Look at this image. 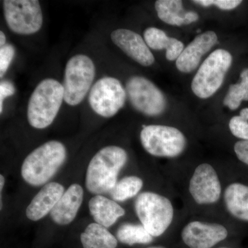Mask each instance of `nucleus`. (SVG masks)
I'll use <instances>...</instances> for the list:
<instances>
[{"instance_id":"7ed1b4c3","label":"nucleus","mask_w":248,"mask_h":248,"mask_svg":"<svg viewBox=\"0 0 248 248\" xmlns=\"http://www.w3.org/2000/svg\"><path fill=\"white\" fill-rule=\"evenodd\" d=\"M64 99V89L58 80L45 79L36 86L28 105V120L37 129L47 128L55 120Z\"/></svg>"},{"instance_id":"f3484780","label":"nucleus","mask_w":248,"mask_h":248,"mask_svg":"<svg viewBox=\"0 0 248 248\" xmlns=\"http://www.w3.org/2000/svg\"><path fill=\"white\" fill-rule=\"evenodd\" d=\"M89 210L96 223L107 228L125 215V210L115 201L102 195L95 196L90 200Z\"/></svg>"},{"instance_id":"6ab92c4d","label":"nucleus","mask_w":248,"mask_h":248,"mask_svg":"<svg viewBox=\"0 0 248 248\" xmlns=\"http://www.w3.org/2000/svg\"><path fill=\"white\" fill-rule=\"evenodd\" d=\"M224 200L232 216L248 221V186L238 183L231 184L225 191Z\"/></svg>"},{"instance_id":"c756f323","label":"nucleus","mask_w":248,"mask_h":248,"mask_svg":"<svg viewBox=\"0 0 248 248\" xmlns=\"http://www.w3.org/2000/svg\"><path fill=\"white\" fill-rule=\"evenodd\" d=\"M184 19H185V25H188L191 23L197 22L199 19V16L197 13L188 11V12H186Z\"/></svg>"},{"instance_id":"412c9836","label":"nucleus","mask_w":248,"mask_h":248,"mask_svg":"<svg viewBox=\"0 0 248 248\" xmlns=\"http://www.w3.org/2000/svg\"><path fill=\"white\" fill-rule=\"evenodd\" d=\"M158 17L169 25H185L182 1L180 0H158L155 2Z\"/></svg>"},{"instance_id":"473e14b6","label":"nucleus","mask_w":248,"mask_h":248,"mask_svg":"<svg viewBox=\"0 0 248 248\" xmlns=\"http://www.w3.org/2000/svg\"></svg>"},{"instance_id":"f03ea898","label":"nucleus","mask_w":248,"mask_h":248,"mask_svg":"<svg viewBox=\"0 0 248 248\" xmlns=\"http://www.w3.org/2000/svg\"><path fill=\"white\" fill-rule=\"evenodd\" d=\"M66 158V148L61 142H46L24 159L21 170L23 179L31 186L44 185L58 172Z\"/></svg>"},{"instance_id":"423d86ee","label":"nucleus","mask_w":248,"mask_h":248,"mask_svg":"<svg viewBox=\"0 0 248 248\" xmlns=\"http://www.w3.org/2000/svg\"><path fill=\"white\" fill-rule=\"evenodd\" d=\"M94 77L95 66L89 57L82 54L72 57L65 68V102L72 107L81 104L91 89Z\"/></svg>"},{"instance_id":"ddd939ff","label":"nucleus","mask_w":248,"mask_h":248,"mask_svg":"<svg viewBox=\"0 0 248 248\" xmlns=\"http://www.w3.org/2000/svg\"><path fill=\"white\" fill-rule=\"evenodd\" d=\"M111 40L128 57L143 66H150L155 62V57L144 39L137 32L128 29L112 31Z\"/></svg>"},{"instance_id":"393cba45","label":"nucleus","mask_w":248,"mask_h":248,"mask_svg":"<svg viewBox=\"0 0 248 248\" xmlns=\"http://www.w3.org/2000/svg\"><path fill=\"white\" fill-rule=\"evenodd\" d=\"M229 128L234 137L248 141V108L242 109L239 116H234L231 119Z\"/></svg>"},{"instance_id":"aec40b11","label":"nucleus","mask_w":248,"mask_h":248,"mask_svg":"<svg viewBox=\"0 0 248 248\" xmlns=\"http://www.w3.org/2000/svg\"><path fill=\"white\" fill-rule=\"evenodd\" d=\"M81 244L84 248H116L117 240L105 227L91 223L81 233Z\"/></svg>"},{"instance_id":"dca6fc26","label":"nucleus","mask_w":248,"mask_h":248,"mask_svg":"<svg viewBox=\"0 0 248 248\" xmlns=\"http://www.w3.org/2000/svg\"><path fill=\"white\" fill-rule=\"evenodd\" d=\"M83 198L82 187L79 184H72L50 212L52 220L61 226L71 223L77 216Z\"/></svg>"},{"instance_id":"20e7f679","label":"nucleus","mask_w":248,"mask_h":248,"mask_svg":"<svg viewBox=\"0 0 248 248\" xmlns=\"http://www.w3.org/2000/svg\"><path fill=\"white\" fill-rule=\"evenodd\" d=\"M232 57L224 49H217L201 65L192 79L191 89L197 97L208 99L221 87Z\"/></svg>"},{"instance_id":"cd10ccee","label":"nucleus","mask_w":248,"mask_h":248,"mask_svg":"<svg viewBox=\"0 0 248 248\" xmlns=\"http://www.w3.org/2000/svg\"><path fill=\"white\" fill-rule=\"evenodd\" d=\"M16 93V89L9 81H1L0 84V112H2L3 102L6 97H11Z\"/></svg>"},{"instance_id":"7c9ffc66","label":"nucleus","mask_w":248,"mask_h":248,"mask_svg":"<svg viewBox=\"0 0 248 248\" xmlns=\"http://www.w3.org/2000/svg\"><path fill=\"white\" fill-rule=\"evenodd\" d=\"M6 35L3 31L0 32V46L2 47L6 45Z\"/></svg>"},{"instance_id":"f8f14e48","label":"nucleus","mask_w":248,"mask_h":248,"mask_svg":"<svg viewBox=\"0 0 248 248\" xmlns=\"http://www.w3.org/2000/svg\"><path fill=\"white\" fill-rule=\"evenodd\" d=\"M228 231L217 223L192 221L184 228L183 241L190 248H212L226 239Z\"/></svg>"},{"instance_id":"72a5a7b5","label":"nucleus","mask_w":248,"mask_h":248,"mask_svg":"<svg viewBox=\"0 0 248 248\" xmlns=\"http://www.w3.org/2000/svg\"></svg>"},{"instance_id":"c85d7f7f","label":"nucleus","mask_w":248,"mask_h":248,"mask_svg":"<svg viewBox=\"0 0 248 248\" xmlns=\"http://www.w3.org/2000/svg\"><path fill=\"white\" fill-rule=\"evenodd\" d=\"M234 149L238 159L248 166V141L242 140L236 142Z\"/></svg>"},{"instance_id":"4468645a","label":"nucleus","mask_w":248,"mask_h":248,"mask_svg":"<svg viewBox=\"0 0 248 248\" xmlns=\"http://www.w3.org/2000/svg\"><path fill=\"white\" fill-rule=\"evenodd\" d=\"M218 43V37L214 31H208L200 34L184 49L176 60L179 71L189 73L195 71L200 64L202 57L208 53Z\"/></svg>"},{"instance_id":"6e6552de","label":"nucleus","mask_w":248,"mask_h":248,"mask_svg":"<svg viewBox=\"0 0 248 248\" xmlns=\"http://www.w3.org/2000/svg\"><path fill=\"white\" fill-rule=\"evenodd\" d=\"M5 20L8 27L19 35H32L40 30L43 14L37 0H5Z\"/></svg>"},{"instance_id":"5701e85b","label":"nucleus","mask_w":248,"mask_h":248,"mask_svg":"<svg viewBox=\"0 0 248 248\" xmlns=\"http://www.w3.org/2000/svg\"><path fill=\"white\" fill-rule=\"evenodd\" d=\"M243 101H248V68L241 72L239 83L231 85L223 99V104L234 110L239 108Z\"/></svg>"},{"instance_id":"a211bd4d","label":"nucleus","mask_w":248,"mask_h":248,"mask_svg":"<svg viewBox=\"0 0 248 248\" xmlns=\"http://www.w3.org/2000/svg\"><path fill=\"white\" fill-rule=\"evenodd\" d=\"M143 39L148 46L153 50L166 49V57L169 61L177 60L185 48L182 42L169 37L164 31L157 28L147 29L143 33Z\"/></svg>"},{"instance_id":"39448f33","label":"nucleus","mask_w":248,"mask_h":248,"mask_svg":"<svg viewBox=\"0 0 248 248\" xmlns=\"http://www.w3.org/2000/svg\"><path fill=\"white\" fill-rule=\"evenodd\" d=\"M135 208L142 226L153 236L164 234L172 223L174 209L170 201L164 196L143 192L137 198Z\"/></svg>"},{"instance_id":"0eeeda50","label":"nucleus","mask_w":248,"mask_h":248,"mask_svg":"<svg viewBox=\"0 0 248 248\" xmlns=\"http://www.w3.org/2000/svg\"><path fill=\"white\" fill-rule=\"evenodd\" d=\"M140 139L149 154L160 157H176L186 146V139L182 131L169 125H143Z\"/></svg>"},{"instance_id":"1a4fd4ad","label":"nucleus","mask_w":248,"mask_h":248,"mask_svg":"<svg viewBox=\"0 0 248 248\" xmlns=\"http://www.w3.org/2000/svg\"><path fill=\"white\" fill-rule=\"evenodd\" d=\"M126 96V91L120 80L112 77H104L91 88L89 102L95 113L108 118L115 116L124 107Z\"/></svg>"},{"instance_id":"2eb2a0df","label":"nucleus","mask_w":248,"mask_h":248,"mask_svg":"<svg viewBox=\"0 0 248 248\" xmlns=\"http://www.w3.org/2000/svg\"><path fill=\"white\" fill-rule=\"evenodd\" d=\"M64 192V187L61 184L55 182L47 184L28 206L26 210L28 218L37 221L50 213Z\"/></svg>"},{"instance_id":"bb28decb","label":"nucleus","mask_w":248,"mask_h":248,"mask_svg":"<svg viewBox=\"0 0 248 248\" xmlns=\"http://www.w3.org/2000/svg\"><path fill=\"white\" fill-rule=\"evenodd\" d=\"M15 56V48L12 45H6L0 48V77L1 78L9 69Z\"/></svg>"},{"instance_id":"b1692460","label":"nucleus","mask_w":248,"mask_h":248,"mask_svg":"<svg viewBox=\"0 0 248 248\" xmlns=\"http://www.w3.org/2000/svg\"><path fill=\"white\" fill-rule=\"evenodd\" d=\"M143 187V181L136 176H130L117 182L110 193L112 200L124 202L135 197Z\"/></svg>"},{"instance_id":"4be33fe9","label":"nucleus","mask_w":248,"mask_h":248,"mask_svg":"<svg viewBox=\"0 0 248 248\" xmlns=\"http://www.w3.org/2000/svg\"><path fill=\"white\" fill-rule=\"evenodd\" d=\"M117 237L122 244L133 246L150 244L153 241V236L142 225L125 223L119 228Z\"/></svg>"},{"instance_id":"9d476101","label":"nucleus","mask_w":248,"mask_h":248,"mask_svg":"<svg viewBox=\"0 0 248 248\" xmlns=\"http://www.w3.org/2000/svg\"><path fill=\"white\" fill-rule=\"evenodd\" d=\"M125 91L132 106L142 114L155 117L166 110L167 102L164 93L151 80L141 76L131 77Z\"/></svg>"},{"instance_id":"2f4dec72","label":"nucleus","mask_w":248,"mask_h":248,"mask_svg":"<svg viewBox=\"0 0 248 248\" xmlns=\"http://www.w3.org/2000/svg\"><path fill=\"white\" fill-rule=\"evenodd\" d=\"M5 183L4 177L3 175H0V192H2V188L4 187Z\"/></svg>"},{"instance_id":"f257e3e1","label":"nucleus","mask_w":248,"mask_h":248,"mask_svg":"<svg viewBox=\"0 0 248 248\" xmlns=\"http://www.w3.org/2000/svg\"><path fill=\"white\" fill-rule=\"evenodd\" d=\"M128 155L123 148L110 146L102 148L90 161L86 186L94 195L110 192L117 182V176L126 164Z\"/></svg>"},{"instance_id":"9b49d317","label":"nucleus","mask_w":248,"mask_h":248,"mask_svg":"<svg viewBox=\"0 0 248 248\" xmlns=\"http://www.w3.org/2000/svg\"><path fill=\"white\" fill-rule=\"evenodd\" d=\"M189 190L196 203L200 205L215 203L219 200L221 186L213 166L202 164L195 169Z\"/></svg>"},{"instance_id":"a878e982","label":"nucleus","mask_w":248,"mask_h":248,"mask_svg":"<svg viewBox=\"0 0 248 248\" xmlns=\"http://www.w3.org/2000/svg\"><path fill=\"white\" fill-rule=\"evenodd\" d=\"M194 2L204 7L215 6L223 11H231L236 9L242 3L240 0H195Z\"/></svg>"}]
</instances>
